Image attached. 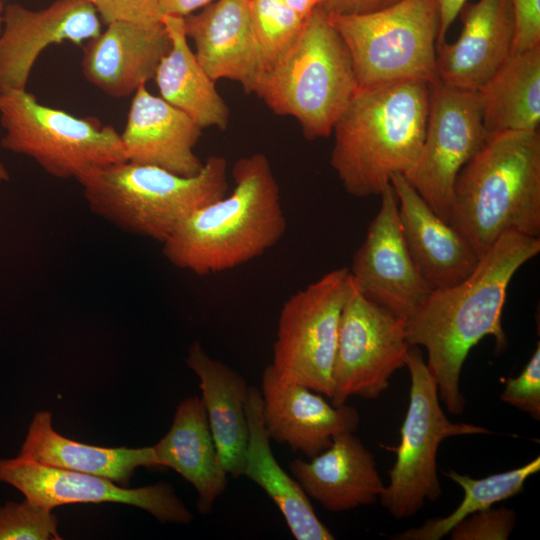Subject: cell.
I'll use <instances>...</instances> for the list:
<instances>
[{
    "label": "cell",
    "mask_w": 540,
    "mask_h": 540,
    "mask_svg": "<svg viewBox=\"0 0 540 540\" xmlns=\"http://www.w3.org/2000/svg\"><path fill=\"white\" fill-rule=\"evenodd\" d=\"M0 482L49 511L66 504L116 502L144 509L161 522L187 524L193 518L169 484L128 489L100 476L44 465L22 455L0 459Z\"/></svg>",
    "instance_id": "cell-13"
},
{
    "label": "cell",
    "mask_w": 540,
    "mask_h": 540,
    "mask_svg": "<svg viewBox=\"0 0 540 540\" xmlns=\"http://www.w3.org/2000/svg\"><path fill=\"white\" fill-rule=\"evenodd\" d=\"M232 176L230 195L193 212L162 243L173 266L201 276L224 272L263 255L284 236L287 220L268 158L242 157Z\"/></svg>",
    "instance_id": "cell-2"
},
{
    "label": "cell",
    "mask_w": 540,
    "mask_h": 540,
    "mask_svg": "<svg viewBox=\"0 0 540 540\" xmlns=\"http://www.w3.org/2000/svg\"><path fill=\"white\" fill-rule=\"evenodd\" d=\"M19 455L44 465L100 476L124 487L136 468H160L153 446L132 449L83 444L56 432L47 411L35 414Z\"/></svg>",
    "instance_id": "cell-26"
},
{
    "label": "cell",
    "mask_w": 540,
    "mask_h": 540,
    "mask_svg": "<svg viewBox=\"0 0 540 540\" xmlns=\"http://www.w3.org/2000/svg\"><path fill=\"white\" fill-rule=\"evenodd\" d=\"M500 398L503 402L528 413L533 419H540L539 343L523 371L517 377H509L506 380Z\"/></svg>",
    "instance_id": "cell-33"
},
{
    "label": "cell",
    "mask_w": 540,
    "mask_h": 540,
    "mask_svg": "<svg viewBox=\"0 0 540 540\" xmlns=\"http://www.w3.org/2000/svg\"><path fill=\"white\" fill-rule=\"evenodd\" d=\"M328 18L348 48L359 88L439 80L438 0H402L370 13Z\"/></svg>",
    "instance_id": "cell-7"
},
{
    "label": "cell",
    "mask_w": 540,
    "mask_h": 540,
    "mask_svg": "<svg viewBox=\"0 0 540 540\" xmlns=\"http://www.w3.org/2000/svg\"><path fill=\"white\" fill-rule=\"evenodd\" d=\"M0 34V95L24 91L39 55L48 46L80 45L101 32L93 6L82 0H56L42 10L4 6Z\"/></svg>",
    "instance_id": "cell-15"
},
{
    "label": "cell",
    "mask_w": 540,
    "mask_h": 540,
    "mask_svg": "<svg viewBox=\"0 0 540 540\" xmlns=\"http://www.w3.org/2000/svg\"><path fill=\"white\" fill-rule=\"evenodd\" d=\"M350 53L321 7L263 72L255 94L275 114L295 118L308 140L326 138L358 90Z\"/></svg>",
    "instance_id": "cell-6"
},
{
    "label": "cell",
    "mask_w": 540,
    "mask_h": 540,
    "mask_svg": "<svg viewBox=\"0 0 540 540\" xmlns=\"http://www.w3.org/2000/svg\"><path fill=\"white\" fill-rule=\"evenodd\" d=\"M214 0H159L160 12L163 15L186 17L202 9Z\"/></svg>",
    "instance_id": "cell-38"
},
{
    "label": "cell",
    "mask_w": 540,
    "mask_h": 540,
    "mask_svg": "<svg viewBox=\"0 0 540 540\" xmlns=\"http://www.w3.org/2000/svg\"><path fill=\"white\" fill-rule=\"evenodd\" d=\"M171 40L162 21H113L83 47L82 73L105 94L126 97L154 79Z\"/></svg>",
    "instance_id": "cell-18"
},
{
    "label": "cell",
    "mask_w": 540,
    "mask_h": 540,
    "mask_svg": "<svg viewBox=\"0 0 540 540\" xmlns=\"http://www.w3.org/2000/svg\"><path fill=\"white\" fill-rule=\"evenodd\" d=\"M514 19L512 54L540 46V0H511Z\"/></svg>",
    "instance_id": "cell-35"
},
{
    "label": "cell",
    "mask_w": 540,
    "mask_h": 540,
    "mask_svg": "<svg viewBox=\"0 0 540 540\" xmlns=\"http://www.w3.org/2000/svg\"><path fill=\"white\" fill-rule=\"evenodd\" d=\"M466 1L467 0H438L439 29L436 45L446 41V34Z\"/></svg>",
    "instance_id": "cell-37"
},
{
    "label": "cell",
    "mask_w": 540,
    "mask_h": 540,
    "mask_svg": "<svg viewBox=\"0 0 540 540\" xmlns=\"http://www.w3.org/2000/svg\"><path fill=\"white\" fill-rule=\"evenodd\" d=\"M448 223L478 258L506 232L540 237V134H490L462 167Z\"/></svg>",
    "instance_id": "cell-4"
},
{
    "label": "cell",
    "mask_w": 540,
    "mask_h": 540,
    "mask_svg": "<svg viewBox=\"0 0 540 540\" xmlns=\"http://www.w3.org/2000/svg\"><path fill=\"white\" fill-rule=\"evenodd\" d=\"M405 366L411 378L410 400L401 427V440L391 448L397 454L389 471V485L379 496L382 506L396 519L416 514L426 501L441 496L436 456L448 437L489 434L484 427L453 423L440 407L437 383L418 346H409Z\"/></svg>",
    "instance_id": "cell-9"
},
{
    "label": "cell",
    "mask_w": 540,
    "mask_h": 540,
    "mask_svg": "<svg viewBox=\"0 0 540 540\" xmlns=\"http://www.w3.org/2000/svg\"><path fill=\"white\" fill-rule=\"evenodd\" d=\"M248 4L251 28L264 72L292 44L305 20L283 0H249Z\"/></svg>",
    "instance_id": "cell-30"
},
{
    "label": "cell",
    "mask_w": 540,
    "mask_h": 540,
    "mask_svg": "<svg viewBox=\"0 0 540 540\" xmlns=\"http://www.w3.org/2000/svg\"><path fill=\"white\" fill-rule=\"evenodd\" d=\"M9 180V172L5 165L0 162V182H5Z\"/></svg>",
    "instance_id": "cell-40"
},
{
    "label": "cell",
    "mask_w": 540,
    "mask_h": 540,
    "mask_svg": "<svg viewBox=\"0 0 540 540\" xmlns=\"http://www.w3.org/2000/svg\"><path fill=\"white\" fill-rule=\"evenodd\" d=\"M540 252V238L514 231L501 235L459 283L432 290L406 320L409 346H423L438 395L448 411L461 414L465 398L460 375L470 350L486 336L496 348L507 346L502 312L515 273Z\"/></svg>",
    "instance_id": "cell-1"
},
{
    "label": "cell",
    "mask_w": 540,
    "mask_h": 540,
    "mask_svg": "<svg viewBox=\"0 0 540 540\" xmlns=\"http://www.w3.org/2000/svg\"><path fill=\"white\" fill-rule=\"evenodd\" d=\"M406 319L366 298L352 280L338 329L332 374V405L350 396L377 399L405 367Z\"/></svg>",
    "instance_id": "cell-11"
},
{
    "label": "cell",
    "mask_w": 540,
    "mask_h": 540,
    "mask_svg": "<svg viewBox=\"0 0 540 540\" xmlns=\"http://www.w3.org/2000/svg\"><path fill=\"white\" fill-rule=\"evenodd\" d=\"M351 285L348 268L333 269L283 304L270 364L281 381L331 397L340 315Z\"/></svg>",
    "instance_id": "cell-10"
},
{
    "label": "cell",
    "mask_w": 540,
    "mask_h": 540,
    "mask_svg": "<svg viewBox=\"0 0 540 540\" xmlns=\"http://www.w3.org/2000/svg\"><path fill=\"white\" fill-rule=\"evenodd\" d=\"M284 3L294 11L301 19L305 20L318 7H321L323 0H283Z\"/></svg>",
    "instance_id": "cell-39"
},
{
    "label": "cell",
    "mask_w": 540,
    "mask_h": 540,
    "mask_svg": "<svg viewBox=\"0 0 540 540\" xmlns=\"http://www.w3.org/2000/svg\"><path fill=\"white\" fill-rule=\"evenodd\" d=\"M201 131L186 113L151 94L144 84L133 94L120 136L128 161L193 176L204 165L194 152Z\"/></svg>",
    "instance_id": "cell-20"
},
{
    "label": "cell",
    "mask_w": 540,
    "mask_h": 540,
    "mask_svg": "<svg viewBox=\"0 0 540 540\" xmlns=\"http://www.w3.org/2000/svg\"><path fill=\"white\" fill-rule=\"evenodd\" d=\"M430 84L401 80L358 88L334 125L330 163L346 192L380 195L415 166L424 141Z\"/></svg>",
    "instance_id": "cell-3"
},
{
    "label": "cell",
    "mask_w": 540,
    "mask_h": 540,
    "mask_svg": "<svg viewBox=\"0 0 540 540\" xmlns=\"http://www.w3.org/2000/svg\"><path fill=\"white\" fill-rule=\"evenodd\" d=\"M1 146L32 158L49 175L78 179L86 172L126 161L120 134L95 117H76L40 104L31 93L0 95Z\"/></svg>",
    "instance_id": "cell-8"
},
{
    "label": "cell",
    "mask_w": 540,
    "mask_h": 540,
    "mask_svg": "<svg viewBox=\"0 0 540 540\" xmlns=\"http://www.w3.org/2000/svg\"><path fill=\"white\" fill-rule=\"evenodd\" d=\"M540 470V457L509 471L474 479L455 471L445 473L464 491L460 505L448 516L426 521L422 526L393 536L398 540H438L469 515L509 499L523 489L524 483Z\"/></svg>",
    "instance_id": "cell-29"
},
{
    "label": "cell",
    "mask_w": 540,
    "mask_h": 540,
    "mask_svg": "<svg viewBox=\"0 0 540 540\" xmlns=\"http://www.w3.org/2000/svg\"><path fill=\"white\" fill-rule=\"evenodd\" d=\"M245 410L248 442L243 475L265 491L282 513L297 540H332L335 537L319 520L300 484L275 459L262 416V397L249 386Z\"/></svg>",
    "instance_id": "cell-25"
},
{
    "label": "cell",
    "mask_w": 540,
    "mask_h": 540,
    "mask_svg": "<svg viewBox=\"0 0 540 540\" xmlns=\"http://www.w3.org/2000/svg\"><path fill=\"white\" fill-rule=\"evenodd\" d=\"M402 0H323L321 8L327 15H352L378 11Z\"/></svg>",
    "instance_id": "cell-36"
},
{
    "label": "cell",
    "mask_w": 540,
    "mask_h": 540,
    "mask_svg": "<svg viewBox=\"0 0 540 540\" xmlns=\"http://www.w3.org/2000/svg\"><path fill=\"white\" fill-rule=\"evenodd\" d=\"M186 363L200 380L201 400L221 463L227 474L240 477L248 442L245 403L249 386L236 371L211 358L198 342L190 346Z\"/></svg>",
    "instance_id": "cell-24"
},
{
    "label": "cell",
    "mask_w": 540,
    "mask_h": 540,
    "mask_svg": "<svg viewBox=\"0 0 540 540\" xmlns=\"http://www.w3.org/2000/svg\"><path fill=\"white\" fill-rule=\"evenodd\" d=\"M160 467L175 470L198 493L200 513H210L227 485L201 398L183 400L176 409L167 434L153 446Z\"/></svg>",
    "instance_id": "cell-23"
},
{
    "label": "cell",
    "mask_w": 540,
    "mask_h": 540,
    "mask_svg": "<svg viewBox=\"0 0 540 540\" xmlns=\"http://www.w3.org/2000/svg\"><path fill=\"white\" fill-rule=\"evenodd\" d=\"M59 540L57 518L28 500L0 506V540Z\"/></svg>",
    "instance_id": "cell-31"
},
{
    "label": "cell",
    "mask_w": 540,
    "mask_h": 540,
    "mask_svg": "<svg viewBox=\"0 0 540 540\" xmlns=\"http://www.w3.org/2000/svg\"><path fill=\"white\" fill-rule=\"evenodd\" d=\"M488 136L475 91L455 88L440 80L430 85L422 149L405 177L444 221L449 220L458 173Z\"/></svg>",
    "instance_id": "cell-12"
},
{
    "label": "cell",
    "mask_w": 540,
    "mask_h": 540,
    "mask_svg": "<svg viewBox=\"0 0 540 540\" xmlns=\"http://www.w3.org/2000/svg\"><path fill=\"white\" fill-rule=\"evenodd\" d=\"M379 196L380 208L348 269L356 287L366 298L407 320L432 289L407 248L392 185Z\"/></svg>",
    "instance_id": "cell-14"
},
{
    "label": "cell",
    "mask_w": 540,
    "mask_h": 540,
    "mask_svg": "<svg viewBox=\"0 0 540 540\" xmlns=\"http://www.w3.org/2000/svg\"><path fill=\"white\" fill-rule=\"evenodd\" d=\"M516 524L514 510L499 507L473 513L456 524L452 540H506Z\"/></svg>",
    "instance_id": "cell-32"
},
{
    "label": "cell",
    "mask_w": 540,
    "mask_h": 540,
    "mask_svg": "<svg viewBox=\"0 0 540 540\" xmlns=\"http://www.w3.org/2000/svg\"><path fill=\"white\" fill-rule=\"evenodd\" d=\"M161 21L171 47L154 76L160 97L186 113L202 129L224 130L229 122V108L188 44L184 17L163 15Z\"/></svg>",
    "instance_id": "cell-27"
},
{
    "label": "cell",
    "mask_w": 540,
    "mask_h": 540,
    "mask_svg": "<svg viewBox=\"0 0 540 540\" xmlns=\"http://www.w3.org/2000/svg\"><path fill=\"white\" fill-rule=\"evenodd\" d=\"M398 215L410 255L432 290L465 279L479 258L468 241L440 218L402 174L391 179Z\"/></svg>",
    "instance_id": "cell-21"
},
{
    "label": "cell",
    "mask_w": 540,
    "mask_h": 540,
    "mask_svg": "<svg viewBox=\"0 0 540 540\" xmlns=\"http://www.w3.org/2000/svg\"><path fill=\"white\" fill-rule=\"evenodd\" d=\"M3 10H4V6L2 3V0H0V34H1L2 23H3V19H2Z\"/></svg>",
    "instance_id": "cell-41"
},
{
    "label": "cell",
    "mask_w": 540,
    "mask_h": 540,
    "mask_svg": "<svg viewBox=\"0 0 540 540\" xmlns=\"http://www.w3.org/2000/svg\"><path fill=\"white\" fill-rule=\"evenodd\" d=\"M249 0H214L184 17L194 54L212 80L238 82L255 93L263 73L249 16Z\"/></svg>",
    "instance_id": "cell-19"
},
{
    "label": "cell",
    "mask_w": 540,
    "mask_h": 540,
    "mask_svg": "<svg viewBox=\"0 0 540 540\" xmlns=\"http://www.w3.org/2000/svg\"><path fill=\"white\" fill-rule=\"evenodd\" d=\"M462 30L453 43L436 45L439 80L477 91L512 55L514 19L511 0L465 3Z\"/></svg>",
    "instance_id": "cell-17"
},
{
    "label": "cell",
    "mask_w": 540,
    "mask_h": 540,
    "mask_svg": "<svg viewBox=\"0 0 540 540\" xmlns=\"http://www.w3.org/2000/svg\"><path fill=\"white\" fill-rule=\"evenodd\" d=\"M262 416L270 439L287 444L312 458L344 432L354 433L358 411L348 405H330L319 393L296 383L281 381L271 366L261 377Z\"/></svg>",
    "instance_id": "cell-16"
},
{
    "label": "cell",
    "mask_w": 540,
    "mask_h": 540,
    "mask_svg": "<svg viewBox=\"0 0 540 540\" xmlns=\"http://www.w3.org/2000/svg\"><path fill=\"white\" fill-rule=\"evenodd\" d=\"M475 92L489 135L539 131L540 46L512 54Z\"/></svg>",
    "instance_id": "cell-28"
},
{
    "label": "cell",
    "mask_w": 540,
    "mask_h": 540,
    "mask_svg": "<svg viewBox=\"0 0 540 540\" xmlns=\"http://www.w3.org/2000/svg\"><path fill=\"white\" fill-rule=\"evenodd\" d=\"M93 6L106 22L126 21L140 24L161 22L159 0H82Z\"/></svg>",
    "instance_id": "cell-34"
},
{
    "label": "cell",
    "mask_w": 540,
    "mask_h": 540,
    "mask_svg": "<svg viewBox=\"0 0 540 540\" xmlns=\"http://www.w3.org/2000/svg\"><path fill=\"white\" fill-rule=\"evenodd\" d=\"M77 181L96 215L163 243L193 212L226 195L227 162L210 156L198 174L182 176L126 160L90 170Z\"/></svg>",
    "instance_id": "cell-5"
},
{
    "label": "cell",
    "mask_w": 540,
    "mask_h": 540,
    "mask_svg": "<svg viewBox=\"0 0 540 540\" xmlns=\"http://www.w3.org/2000/svg\"><path fill=\"white\" fill-rule=\"evenodd\" d=\"M289 468L306 495L332 512L373 504L384 489L374 455L351 432L334 436L311 461L295 459Z\"/></svg>",
    "instance_id": "cell-22"
}]
</instances>
